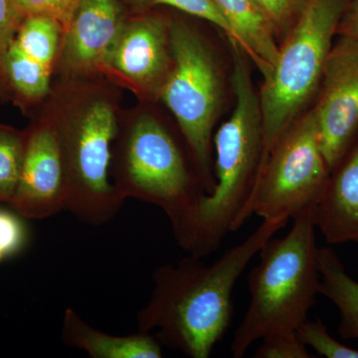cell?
Returning a JSON list of instances; mask_svg holds the SVG:
<instances>
[{
	"mask_svg": "<svg viewBox=\"0 0 358 358\" xmlns=\"http://www.w3.org/2000/svg\"><path fill=\"white\" fill-rule=\"evenodd\" d=\"M288 223L263 220L241 243L206 264L189 255L152 274L150 300L138 313V329L160 345L192 358H208L234 315L233 292L264 245Z\"/></svg>",
	"mask_w": 358,
	"mask_h": 358,
	"instance_id": "6da1fadb",
	"label": "cell"
},
{
	"mask_svg": "<svg viewBox=\"0 0 358 358\" xmlns=\"http://www.w3.org/2000/svg\"><path fill=\"white\" fill-rule=\"evenodd\" d=\"M232 44L235 107L213 138V192L205 194L176 241L189 255L204 258L226 235L244 225L264 162L262 115L244 51Z\"/></svg>",
	"mask_w": 358,
	"mask_h": 358,
	"instance_id": "7a4b0ae2",
	"label": "cell"
},
{
	"mask_svg": "<svg viewBox=\"0 0 358 358\" xmlns=\"http://www.w3.org/2000/svg\"><path fill=\"white\" fill-rule=\"evenodd\" d=\"M313 211L294 219L286 236L271 238L249 273L250 303L230 345L242 358L256 341L275 333L296 331L308 319L320 294V248Z\"/></svg>",
	"mask_w": 358,
	"mask_h": 358,
	"instance_id": "3957f363",
	"label": "cell"
},
{
	"mask_svg": "<svg viewBox=\"0 0 358 358\" xmlns=\"http://www.w3.org/2000/svg\"><path fill=\"white\" fill-rule=\"evenodd\" d=\"M112 164L120 196L159 207L178 240L206 189L173 134L152 115H141L122 133Z\"/></svg>",
	"mask_w": 358,
	"mask_h": 358,
	"instance_id": "277c9868",
	"label": "cell"
},
{
	"mask_svg": "<svg viewBox=\"0 0 358 358\" xmlns=\"http://www.w3.org/2000/svg\"><path fill=\"white\" fill-rule=\"evenodd\" d=\"M350 0H306L260 91L264 162L319 91L327 57Z\"/></svg>",
	"mask_w": 358,
	"mask_h": 358,
	"instance_id": "5b68a950",
	"label": "cell"
},
{
	"mask_svg": "<svg viewBox=\"0 0 358 358\" xmlns=\"http://www.w3.org/2000/svg\"><path fill=\"white\" fill-rule=\"evenodd\" d=\"M56 128L67 178L65 210L91 225L109 222L124 202L110 180L117 133L112 103L96 96L88 99Z\"/></svg>",
	"mask_w": 358,
	"mask_h": 358,
	"instance_id": "8992f818",
	"label": "cell"
},
{
	"mask_svg": "<svg viewBox=\"0 0 358 358\" xmlns=\"http://www.w3.org/2000/svg\"><path fill=\"white\" fill-rule=\"evenodd\" d=\"M171 71L159 95L171 110L206 189L215 185L212 171V131L220 103V80L201 37L185 22L171 23Z\"/></svg>",
	"mask_w": 358,
	"mask_h": 358,
	"instance_id": "52a82bcc",
	"label": "cell"
},
{
	"mask_svg": "<svg viewBox=\"0 0 358 358\" xmlns=\"http://www.w3.org/2000/svg\"><path fill=\"white\" fill-rule=\"evenodd\" d=\"M329 176L312 110L289 126L268 154L250 200L247 219L256 214L263 220L288 223L313 211Z\"/></svg>",
	"mask_w": 358,
	"mask_h": 358,
	"instance_id": "ba28073f",
	"label": "cell"
},
{
	"mask_svg": "<svg viewBox=\"0 0 358 358\" xmlns=\"http://www.w3.org/2000/svg\"><path fill=\"white\" fill-rule=\"evenodd\" d=\"M313 108L329 171L358 140V40L339 36L327 57Z\"/></svg>",
	"mask_w": 358,
	"mask_h": 358,
	"instance_id": "9c48e42d",
	"label": "cell"
},
{
	"mask_svg": "<svg viewBox=\"0 0 358 358\" xmlns=\"http://www.w3.org/2000/svg\"><path fill=\"white\" fill-rule=\"evenodd\" d=\"M169 28V20L157 14L124 21L101 68L136 91L159 94L173 63Z\"/></svg>",
	"mask_w": 358,
	"mask_h": 358,
	"instance_id": "30bf717a",
	"label": "cell"
},
{
	"mask_svg": "<svg viewBox=\"0 0 358 358\" xmlns=\"http://www.w3.org/2000/svg\"><path fill=\"white\" fill-rule=\"evenodd\" d=\"M67 178L55 124L43 122L26 134L20 183L9 206L24 219L41 220L65 210Z\"/></svg>",
	"mask_w": 358,
	"mask_h": 358,
	"instance_id": "8fae6325",
	"label": "cell"
},
{
	"mask_svg": "<svg viewBox=\"0 0 358 358\" xmlns=\"http://www.w3.org/2000/svg\"><path fill=\"white\" fill-rule=\"evenodd\" d=\"M122 23L119 0H81L63 33L66 69L74 74L100 69Z\"/></svg>",
	"mask_w": 358,
	"mask_h": 358,
	"instance_id": "7c38bea8",
	"label": "cell"
},
{
	"mask_svg": "<svg viewBox=\"0 0 358 358\" xmlns=\"http://www.w3.org/2000/svg\"><path fill=\"white\" fill-rule=\"evenodd\" d=\"M313 218L327 243L358 244V140L331 171Z\"/></svg>",
	"mask_w": 358,
	"mask_h": 358,
	"instance_id": "4fadbf2b",
	"label": "cell"
},
{
	"mask_svg": "<svg viewBox=\"0 0 358 358\" xmlns=\"http://www.w3.org/2000/svg\"><path fill=\"white\" fill-rule=\"evenodd\" d=\"M232 30L234 41L253 60L264 80L270 76L280 47L270 20L255 0H213Z\"/></svg>",
	"mask_w": 358,
	"mask_h": 358,
	"instance_id": "5bb4252c",
	"label": "cell"
},
{
	"mask_svg": "<svg viewBox=\"0 0 358 358\" xmlns=\"http://www.w3.org/2000/svg\"><path fill=\"white\" fill-rule=\"evenodd\" d=\"M61 338L92 358H160L162 345L152 334L113 336L90 326L73 308H66Z\"/></svg>",
	"mask_w": 358,
	"mask_h": 358,
	"instance_id": "9a60e30c",
	"label": "cell"
},
{
	"mask_svg": "<svg viewBox=\"0 0 358 358\" xmlns=\"http://www.w3.org/2000/svg\"><path fill=\"white\" fill-rule=\"evenodd\" d=\"M320 294L339 312V336L358 341V282L346 272L338 254L329 247L320 248Z\"/></svg>",
	"mask_w": 358,
	"mask_h": 358,
	"instance_id": "2e32d148",
	"label": "cell"
},
{
	"mask_svg": "<svg viewBox=\"0 0 358 358\" xmlns=\"http://www.w3.org/2000/svg\"><path fill=\"white\" fill-rule=\"evenodd\" d=\"M51 68L26 55L13 43L4 61L6 83L28 101L43 98L49 91Z\"/></svg>",
	"mask_w": 358,
	"mask_h": 358,
	"instance_id": "e0dca14e",
	"label": "cell"
},
{
	"mask_svg": "<svg viewBox=\"0 0 358 358\" xmlns=\"http://www.w3.org/2000/svg\"><path fill=\"white\" fill-rule=\"evenodd\" d=\"M62 33V27L53 18L26 16L18 28L14 43L26 55L51 68Z\"/></svg>",
	"mask_w": 358,
	"mask_h": 358,
	"instance_id": "ac0fdd59",
	"label": "cell"
},
{
	"mask_svg": "<svg viewBox=\"0 0 358 358\" xmlns=\"http://www.w3.org/2000/svg\"><path fill=\"white\" fill-rule=\"evenodd\" d=\"M26 134L0 126V203L10 204L20 183Z\"/></svg>",
	"mask_w": 358,
	"mask_h": 358,
	"instance_id": "d6986e66",
	"label": "cell"
},
{
	"mask_svg": "<svg viewBox=\"0 0 358 358\" xmlns=\"http://www.w3.org/2000/svg\"><path fill=\"white\" fill-rule=\"evenodd\" d=\"M299 338L307 348L320 357L327 358H358V350L343 345L327 331L322 320H306L296 329Z\"/></svg>",
	"mask_w": 358,
	"mask_h": 358,
	"instance_id": "ffe728a7",
	"label": "cell"
},
{
	"mask_svg": "<svg viewBox=\"0 0 358 358\" xmlns=\"http://www.w3.org/2000/svg\"><path fill=\"white\" fill-rule=\"evenodd\" d=\"M129 2L138 10H148L159 6L173 7L189 15L209 21L222 30L227 35L230 42L234 41L230 26L218 10L213 0H129Z\"/></svg>",
	"mask_w": 358,
	"mask_h": 358,
	"instance_id": "44dd1931",
	"label": "cell"
},
{
	"mask_svg": "<svg viewBox=\"0 0 358 358\" xmlns=\"http://www.w3.org/2000/svg\"><path fill=\"white\" fill-rule=\"evenodd\" d=\"M255 358H310L308 348L299 338L296 331H279L261 339Z\"/></svg>",
	"mask_w": 358,
	"mask_h": 358,
	"instance_id": "7402d4cb",
	"label": "cell"
},
{
	"mask_svg": "<svg viewBox=\"0 0 358 358\" xmlns=\"http://www.w3.org/2000/svg\"><path fill=\"white\" fill-rule=\"evenodd\" d=\"M24 219L15 211L0 208V263L15 256L28 241Z\"/></svg>",
	"mask_w": 358,
	"mask_h": 358,
	"instance_id": "603a6c76",
	"label": "cell"
},
{
	"mask_svg": "<svg viewBox=\"0 0 358 358\" xmlns=\"http://www.w3.org/2000/svg\"><path fill=\"white\" fill-rule=\"evenodd\" d=\"M81 0H15L16 6L22 15H44L53 18L67 29Z\"/></svg>",
	"mask_w": 358,
	"mask_h": 358,
	"instance_id": "cb8c5ba5",
	"label": "cell"
},
{
	"mask_svg": "<svg viewBox=\"0 0 358 358\" xmlns=\"http://www.w3.org/2000/svg\"><path fill=\"white\" fill-rule=\"evenodd\" d=\"M23 20L24 16L16 6L15 0H0V85L6 82L4 61Z\"/></svg>",
	"mask_w": 358,
	"mask_h": 358,
	"instance_id": "d4e9b609",
	"label": "cell"
},
{
	"mask_svg": "<svg viewBox=\"0 0 358 358\" xmlns=\"http://www.w3.org/2000/svg\"><path fill=\"white\" fill-rule=\"evenodd\" d=\"M255 2L270 20L277 35L289 32L306 0H255Z\"/></svg>",
	"mask_w": 358,
	"mask_h": 358,
	"instance_id": "484cf974",
	"label": "cell"
},
{
	"mask_svg": "<svg viewBox=\"0 0 358 358\" xmlns=\"http://www.w3.org/2000/svg\"><path fill=\"white\" fill-rule=\"evenodd\" d=\"M338 34L358 40V0H350L346 7L339 23Z\"/></svg>",
	"mask_w": 358,
	"mask_h": 358,
	"instance_id": "4316f807",
	"label": "cell"
}]
</instances>
